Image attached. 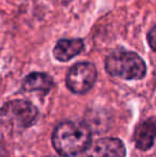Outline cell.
Wrapping results in <instances>:
<instances>
[{
    "label": "cell",
    "mask_w": 156,
    "mask_h": 157,
    "mask_svg": "<svg viewBox=\"0 0 156 157\" xmlns=\"http://www.w3.org/2000/svg\"><path fill=\"white\" fill-rule=\"evenodd\" d=\"M0 116L2 121L11 127L23 129L34 124L39 116V111L30 101L14 99L4 104L0 110Z\"/></svg>",
    "instance_id": "obj_3"
},
{
    "label": "cell",
    "mask_w": 156,
    "mask_h": 157,
    "mask_svg": "<svg viewBox=\"0 0 156 157\" xmlns=\"http://www.w3.org/2000/svg\"><path fill=\"white\" fill-rule=\"evenodd\" d=\"M91 143V132L83 123L65 121L60 123L52 134V145L62 157L81 154Z\"/></svg>",
    "instance_id": "obj_1"
},
{
    "label": "cell",
    "mask_w": 156,
    "mask_h": 157,
    "mask_svg": "<svg viewBox=\"0 0 156 157\" xmlns=\"http://www.w3.org/2000/svg\"><path fill=\"white\" fill-rule=\"evenodd\" d=\"M83 49V41L81 39H63L56 44L54 56L58 61L67 62L80 54Z\"/></svg>",
    "instance_id": "obj_7"
},
{
    "label": "cell",
    "mask_w": 156,
    "mask_h": 157,
    "mask_svg": "<svg viewBox=\"0 0 156 157\" xmlns=\"http://www.w3.org/2000/svg\"><path fill=\"white\" fill-rule=\"evenodd\" d=\"M0 157H6V151H4V149L1 147V145H0Z\"/></svg>",
    "instance_id": "obj_10"
},
{
    "label": "cell",
    "mask_w": 156,
    "mask_h": 157,
    "mask_svg": "<svg viewBox=\"0 0 156 157\" xmlns=\"http://www.w3.org/2000/svg\"><path fill=\"white\" fill-rule=\"evenodd\" d=\"M47 157H59V156H47Z\"/></svg>",
    "instance_id": "obj_11"
},
{
    "label": "cell",
    "mask_w": 156,
    "mask_h": 157,
    "mask_svg": "<svg viewBox=\"0 0 156 157\" xmlns=\"http://www.w3.org/2000/svg\"><path fill=\"white\" fill-rule=\"evenodd\" d=\"M106 71L111 76L125 80L142 79L146 74V65L136 52L117 49L109 54L105 60Z\"/></svg>",
    "instance_id": "obj_2"
},
{
    "label": "cell",
    "mask_w": 156,
    "mask_h": 157,
    "mask_svg": "<svg viewBox=\"0 0 156 157\" xmlns=\"http://www.w3.org/2000/svg\"><path fill=\"white\" fill-rule=\"evenodd\" d=\"M97 78V71L94 64L79 62L73 65L67 75V86L75 94H85L93 88Z\"/></svg>",
    "instance_id": "obj_4"
},
{
    "label": "cell",
    "mask_w": 156,
    "mask_h": 157,
    "mask_svg": "<svg viewBox=\"0 0 156 157\" xmlns=\"http://www.w3.org/2000/svg\"><path fill=\"white\" fill-rule=\"evenodd\" d=\"M156 140V118H150L137 126L134 141L137 149L146 151L151 149Z\"/></svg>",
    "instance_id": "obj_6"
},
{
    "label": "cell",
    "mask_w": 156,
    "mask_h": 157,
    "mask_svg": "<svg viewBox=\"0 0 156 157\" xmlns=\"http://www.w3.org/2000/svg\"><path fill=\"white\" fill-rule=\"evenodd\" d=\"M148 41H149V45L152 48L154 52H156V26L153 27L152 29L149 31L148 33Z\"/></svg>",
    "instance_id": "obj_9"
},
{
    "label": "cell",
    "mask_w": 156,
    "mask_h": 157,
    "mask_svg": "<svg viewBox=\"0 0 156 157\" xmlns=\"http://www.w3.org/2000/svg\"><path fill=\"white\" fill-rule=\"evenodd\" d=\"M126 151L118 138H103L91 142L83 152V157H125Z\"/></svg>",
    "instance_id": "obj_5"
},
{
    "label": "cell",
    "mask_w": 156,
    "mask_h": 157,
    "mask_svg": "<svg viewBox=\"0 0 156 157\" xmlns=\"http://www.w3.org/2000/svg\"><path fill=\"white\" fill-rule=\"evenodd\" d=\"M54 86L52 78L45 73H31L23 82V89L27 92H43L48 93Z\"/></svg>",
    "instance_id": "obj_8"
}]
</instances>
